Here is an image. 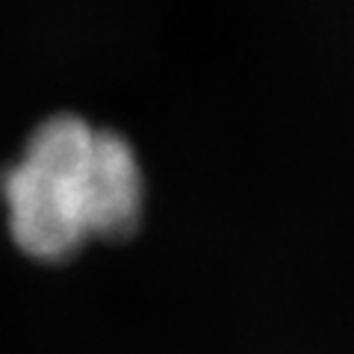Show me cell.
Instances as JSON below:
<instances>
[{"label": "cell", "instance_id": "cell-1", "mask_svg": "<svg viewBox=\"0 0 354 354\" xmlns=\"http://www.w3.org/2000/svg\"><path fill=\"white\" fill-rule=\"evenodd\" d=\"M0 192L18 251L57 263L88 239L136 234L145 209V174L121 133L59 113L30 133Z\"/></svg>", "mask_w": 354, "mask_h": 354}]
</instances>
